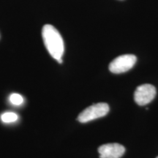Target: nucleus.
I'll return each mask as SVG.
<instances>
[{
    "label": "nucleus",
    "mask_w": 158,
    "mask_h": 158,
    "mask_svg": "<svg viewBox=\"0 0 158 158\" xmlns=\"http://www.w3.org/2000/svg\"><path fill=\"white\" fill-rule=\"evenodd\" d=\"M108 112H109L108 105L105 102H99L92 105L83 110L78 116V121L81 123H86L97 118H101L106 116Z\"/></svg>",
    "instance_id": "nucleus-2"
},
{
    "label": "nucleus",
    "mask_w": 158,
    "mask_h": 158,
    "mask_svg": "<svg viewBox=\"0 0 158 158\" xmlns=\"http://www.w3.org/2000/svg\"><path fill=\"white\" fill-rule=\"evenodd\" d=\"M9 100L14 106H20V105L23 104V101H24L23 97L18 93H13L10 94L9 98Z\"/></svg>",
    "instance_id": "nucleus-7"
},
{
    "label": "nucleus",
    "mask_w": 158,
    "mask_h": 158,
    "mask_svg": "<svg viewBox=\"0 0 158 158\" xmlns=\"http://www.w3.org/2000/svg\"><path fill=\"white\" fill-rule=\"evenodd\" d=\"M100 158H120L125 152V148L119 143H107L98 148Z\"/></svg>",
    "instance_id": "nucleus-5"
},
{
    "label": "nucleus",
    "mask_w": 158,
    "mask_h": 158,
    "mask_svg": "<svg viewBox=\"0 0 158 158\" xmlns=\"http://www.w3.org/2000/svg\"><path fill=\"white\" fill-rule=\"evenodd\" d=\"M157 158H158V157H157Z\"/></svg>",
    "instance_id": "nucleus-8"
},
{
    "label": "nucleus",
    "mask_w": 158,
    "mask_h": 158,
    "mask_svg": "<svg viewBox=\"0 0 158 158\" xmlns=\"http://www.w3.org/2000/svg\"><path fill=\"white\" fill-rule=\"evenodd\" d=\"M19 118V116L13 112H5L1 115L2 121L5 123H12L16 122Z\"/></svg>",
    "instance_id": "nucleus-6"
},
{
    "label": "nucleus",
    "mask_w": 158,
    "mask_h": 158,
    "mask_svg": "<svg viewBox=\"0 0 158 158\" xmlns=\"http://www.w3.org/2000/svg\"><path fill=\"white\" fill-rule=\"evenodd\" d=\"M156 89L151 84H143L136 89L134 100L139 106H145L151 102L156 96Z\"/></svg>",
    "instance_id": "nucleus-4"
},
{
    "label": "nucleus",
    "mask_w": 158,
    "mask_h": 158,
    "mask_svg": "<svg viewBox=\"0 0 158 158\" xmlns=\"http://www.w3.org/2000/svg\"><path fill=\"white\" fill-rule=\"evenodd\" d=\"M42 37L45 48L51 56L57 62L62 63L64 44L60 33L54 26L46 24L43 27Z\"/></svg>",
    "instance_id": "nucleus-1"
},
{
    "label": "nucleus",
    "mask_w": 158,
    "mask_h": 158,
    "mask_svg": "<svg viewBox=\"0 0 158 158\" xmlns=\"http://www.w3.org/2000/svg\"><path fill=\"white\" fill-rule=\"evenodd\" d=\"M137 58L133 54H124L116 57L109 64V70L114 74H119L130 70L135 64Z\"/></svg>",
    "instance_id": "nucleus-3"
}]
</instances>
